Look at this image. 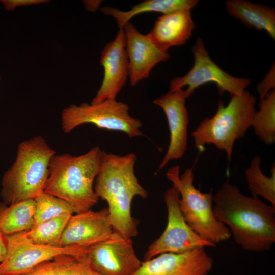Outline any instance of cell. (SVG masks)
<instances>
[{"instance_id":"1","label":"cell","mask_w":275,"mask_h":275,"mask_svg":"<svg viewBox=\"0 0 275 275\" xmlns=\"http://www.w3.org/2000/svg\"><path fill=\"white\" fill-rule=\"evenodd\" d=\"M216 218L230 230L235 242L253 252L269 250L275 242V207L259 197H248L228 181L213 195Z\"/></svg>"},{"instance_id":"2","label":"cell","mask_w":275,"mask_h":275,"mask_svg":"<svg viewBox=\"0 0 275 275\" xmlns=\"http://www.w3.org/2000/svg\"><path fill=\"white\" fill-rule=\"evenodd\" d=\"M136 155L120 156L102 152L94 190L108 204V217L113 230L131 238L138 234V221L131 215L135 196L146 198L148 193L134 173Z\"/></svg>"},{"instance_id":"3","label":"cell","mask_w":275,"mask_h":275,"mask_svg":"<svg viewBox=\"0 0 275 275\" xmlns=\"http://www.w3.org/2000/svg\"><path fill=\"white\" fill-rule=\"evenodd\" d=\"M102 152L96 146L79 156L55 155L50 162L44 191L68 202L75 213L90 210L99 199L93 184Z\"/></svg>"},{"instance_id":"4","label":"cell","mask_w":275,"mask_h":275,"mask_svg":"<svg viewBox=\"0 0 275 275\" xmlns=\"http://www.w3.org/2000/svg\"><path fill=\"white\" fill-rule=\"evenodd\" d=\"M56 151L38 135L18 146L13 164L4 174L0 195L7 205L35 199L44 191Z\"/></svg>"},{"instance_id":"5","label":"cell","mask_w":275,"mask_h":275,"mask_svg":"<svg viewBox=\"0 0 275 275\" xmlns=\"http://www.w3.org/2000/svg\"><path fill=\"white\" fill-rule=\"evenodd\" d=\"M255 104V97L248 91L231 96L227 105L219 101L215 114L205 118L192 133L196 148L202 152L206 144H213L226 152L230 161L235 142L252 126Z\"/></svg>"},{"instance_id":"6","label":"cell","mask_w":275,"mask_h":275,"mask_svg":"<svg viewBox=\"0 0 275 275\" xmlns=\"http://www.w3.org/2000/svg\"><path fill=\"white\" fill-rule=\"evenodd\" d=\"M166 176L179 192L180 211L194 231L214 245L231 237L228 228L214 214L212 191L202 193L195 187L193 168L186 169L180 175V166H173L168 169Z\"/></svg>"},{"instance_id":"7","label":"cell","mask_w":275,"mask_h":275,"mask_svg":"<svg viewBox=\"0 0 275 275\" xmlns=\"http://www.w3.org/2000/svg\"><path fill=\"white\" fill-rule=\"evenodd\" d=\"M128 105L116 99H107L96 103L71 104L61 113L63 131L69 133L82 124L91 123L100 129L126 133L129 138L142 135L141 121L132 117Z\"/></svg>"},{"instance_id":"8","label":"cell","mask_w":275,"mask_h":275,"mask_svg":"<svg viewBox=\"0 0 275 275\" xmlns=\"http://www.w3.org/2000/svg\"><path fill=\"white\" fill-rule=\"evenodd\" d=\"M168 222L161 235L149 246L144 261L165 253H181L197 248L214 247L194 231L185 221L179 207L180 194L173 186L164 195Z\"/></svg>"},{"instance_id":"9","label":"cell","mask_w":275,"mask_h":275,"mask_svg":"<svg viewBox=\"0 0 275 275\" xmlns=\"http://www.w3.org/2000/svg\"><path fill=\"white\" fill-rule=\"evenodd\" d=\"M194 64L185 75L173 79L170 91L187 86L185 90L190 97L198 87L209 82L216 84L219 93H229L231 96L241 94L250 85L249 79L234 77L222 70L210 58L204 43L198 38L192 48Z\"/></svg>"},{"instance_id":"10","label":"cell","mask_w":275,"mask_h":275,"mask_svg":"<svg viewBox=\"0 0 275 275\" xmlns=\"http://www.w3.org/2000/svg\"><path fill=\"white\" fill-rule=\"evenodd\" d=\"M87 256L101 275H134L142 263L131 238L114 230L107 239L88 248Z\"/></svg>"},{"instance_id":"11","label":"cell","mask_w":275,"mask_h":275,"mask_svg":"<svg viewBox=\"0 0 275 275\" xmlns=\"http://www.w3.org/2000/svg\"><path fill=\"white\" fill-rule=\"evenodd\" d=\"M6 256L0 263V275H21L39 264L65 254L77 255L88 248L61 247L40 245L7 237Z\"/></svg>"},{"instance_id":"12","label":"cell","mask_w":275,"mask_h":275,"mask_svg":"<svg viewBox=\"0 0 275 275\" xmlns=\"http://www.w3.org/2000/svg\"><path fill=\"white\" fill-rule=\"evenodd\" d=\"M189 97L186 90L181 89L170 91L153 101L164 112L170 135L167 151L157 172L171 160L181 158L186 150L189 120L185 101Z\"/></svg>"},{"instance_id":"13","label":"cell","mask_w":275,"mask_h":275,"mask_svg":"<svg viewBox=\"0 0 275 275\" xmlns=\"http://www.w3.org/2000/svg\"><path fill=\"white\" fill-rule=\"evenodd\" d=\"M113 232L107 207L88 210L71 216L58 246L89 248L107 239Z\"/></svg>"},{"instance_id":"14","label":"cell","mask_w":275,"mask_h":275,"mask_svg":"<svg viewBox=\"0 0 275 275\" xmlns=\"http://www.w3.org/2000/svg\"><path fill=\"white\" fill-rule=\"evenodd\" d=\"M100 64L104 70L102 83L91 103H96L116 97L128 78V60L123 29L101 52Z\"/></svg>"},{"instance_id":"15","label":"cell","mask_w":275,"mask_h":275,"mask_svg":"<svg viewBox=\"0 0 275 275\" xmlns=\"http://www.w3.org/2000/svg\"><path fill=\"white\" fill-rule=\"evenodd\" d=\"M212 265V259L204 248H197L162 253L144 261L134 275H208Z\"/></svg>"},{"instance_id":"16","label":"cell","mask_w":275,"mask_h":275,"mask_svg":"<svg viewBox=\"0 0 275 275\" xmlns=\"http://www.w3.org/2000/svg\"><path fill=\"white\" fill-rule=\"evenodd\" d=\"M123 29L128 60V78L131 85L135 86L149 76L156 65L167 60L169 55L157 48L147 34L141 33L130 22Z\"/></svg>"},{"instance_id":"17","label":"cell","mask_w":275,"mask_h":275,"mask_svg":"<svg viewBox=\"0 0 275 275\" xmlns=\"http://www.w3.org/2000/svg\"><path fill=\"white\" fill-rule=\"evenodd\" d=\"M194 28L190 10H180L158 17L147 35L157 48L167 52L170 48L184 44Z\"/></svg>"},{"instance_id":"18","label":"cell","mask_w":275,"mask_h":275,"mask_svg":"<svg viewBox=\"0 0 275 275\" xmlns=\"http://www.w3.org/2000/svg\"><path fill=\"white\" fill-rule=\"evenodd\" d=\"M226 10L245 25L265 31L275 39V10L273 8L245 0H228Z\"/></svg>"},{"instance_id":"19","label":"cell","mask_w":275,"mask_h":275,"mask_svg":"<svg viewBox=\"0 0 275 275\" xmlns=\"http://www.w3.org/2000/svg\"><path fill=\"white\" fill-rule=\"evenodd\" d=\"M197 0H145L131 7L128 11L111 7L101 8L102 12L113 17L119 29L135 16L146 12H159L162 14L180 10H191L198 4Z\"/></svg>"},{"instance_id":"20","label":"cell","mask_w":275,"mask_h":275,"mask_svg":"<svg viewBox=\"0 0 275 275\" xmlns=\"http://www.w3.org/2000/svg\"><path fill=\"white\" fill-rule=\"evenodd\" d=\"M34 199L7 205L0 203V232L8 237L31 229L34 224Z\"/></svg>"},{"instance_id":"21","label":"cell","mask_w":275,"mask_h":275,"mask_svg":"<svg viewBox=\"0 0 275 275\" xmlns=\"http://www.w3.org/2000/svg\"><path fill=\"white\" fill-rule=\"evenodd\" d=\"M86 252L58 256L21 275H101L91 265Z\"/></svg>"},{"instance_id":"22","label":"cell","mask_w":275,"mask_h":275,"mask_svg":"<svg viewBox=\"0 0 275 275\" xmlns=\"http://www.w3.org/2000/svg\"><path fill=\"white\" fill-rule=\"evenodd\" d=\"M72 215L66 214L34 226L29 230L14 235L17 238L34 244L57 246Z\"/></svg>"},{"instance_id":"23","label":"cell","mask_w":275,"mask_h":275,"mask_svg":"<svg viewBox=\"0 0 275 275\" xmlns=\"http://www.w3.org/2000/svg\"><path fill=\"white\" fill-rule=\"evenodd\" d=\"M261 157H254L245 171L249 189L252 196H261L275 207V166L271 168V176H266L260 168Z\"/></svg>"},{"instance_id":"24","label":"cell","mask_w":275,"mask_h":275,"mask_svg":"<svg viewBox=\"0 0 275 275\" xmlns=\"http://www.w3.org/2000/svg\"><path fill=\"white\" fill-rule=\"evenodd\" d=\"M252 126L256 135L266 145L275 142V91L260 99L259 109L255 112Z\"/></svg>"},{"instance_id":"25","label":"cell","mask_w":275,"mask_h":275,"mask_svg":"<svg viewBox=\"0 0 275 275\" xmlns=\"http://www.w3.org/2000/svg\"><path fill=\"white\" fill-rule=\"evenodd\" d=\"M34 200L36 208L34 226L64 215L75 213L73 207L68 202L44 191Z\"/></svg>"},{"instance_id":"26","label":"cell","mask_w":275,"mask_h":275,"mask_svg":"<svg viewBox=\"0 0 275 275\" xmlns=\"http://www.w3.org/2000/svg\"><path fill=\"white\" fill-rule=\"evenodd\" d=\"M274 66L273 65L263 80L257 86L260 99L264 98L271 89H274Z\"/></svg>"},{"instance_id":"27","label":"cell","mask_w":275,"mask_h":275,"mask_svg":"<svg viewBox=\"0 0 275 275\" xmlns=\"http://www.w3.org/2000/svg\"><path fill=\"white\" fill-rule=\"evenodd\" d=\"M1 3L8 11H12L17 7L22 5H29L43 3L40 0H2Z\"/></svg>"},{"instance_id":"28","label":"cell","mask_w":275,"mask_h":275,"mask_svg":"<svg viewBox=\"0 0 275 275\" xmlns=\"http://www.w3.org/2000/svg\"><path fill=\"white\" fill-rule=\"evenodd\" d=\"M7 237L0 232V263L5 259L7 252Z\"/></svg>"},{"instance_id":"29","label":"cell","mask_w":275,"mask_h":275,"mask_svg":"<svg viewBox=\"0 0 275 275\" xmlns=\"http://www.w3.org/2000/svg\"><path fill=\"white\" fill-rule=\"evenodd\" d=\"M1 74H0V80H1Z\"/></svg>"}]
</instances>
